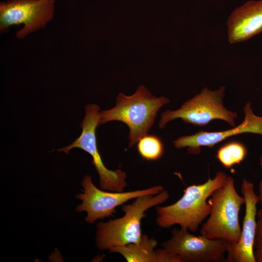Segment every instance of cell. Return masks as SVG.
Returning <instances> with one entry per match:
<instances>
[{"instance_id":"2e32d148","label":"cell","mask_w":262,"mask_h":262,"mask_svg":"<svg viewBox=\"0 0 262 262\" xmlns=\"http://www.w3.org/2000/svg\"><path fill=\"white\" fill-rule=\"evenodd\" d=\"M254 253L256 262H262V206L257 214V227L254 244Z\"/></svg>"},{"instance_id":"e0dca14e","label":"cell","mask_w":262,"mask_h":262,"mask_svg":"<svg viewBox=\"0 0 262 262\" xmlns=\"http://www.w3.org/2000/svg\"><path fill=\"white\" fill-rule=\"evenodd\" d=\"M260 165L262 168V154L260 160ZM258 196L259 197V202L261 206H262V180L260 181L258 185Z\"/></svg>"},{"instance_id":"4fadbf2b","label":"cell","mask_w":262,"mask_h":262,"mask_svg":"<svg viewBox=\"0 0 262 262\" xmlns=\"http://www.w3.org/2000/svg\"><path fill=\"white\" fill-rule=\"evenodd\" d=\"M158 244L155 239L142 235L139 242L114 247L109 251L120 254L129 262H183L177 254L164 248L155 249Z\"/></svg>"},{"instance_id":"52a82bcc","label":"cell","mask_w":262,"mask_h":262,"mask_svg":"<svg viewBox=\"0 0 262 262\" xmlns=\"http://www.w3.org/2000/svg\"><path fill=\"white\" fill-rule=\"evenodd\" d=\"M83 189L82 193L76 196L82 202L76 211L85 212L86 222L93 223L98 219H104L113 216L116 207L123 205L128 201L146 195H157L164 188L157 185L144 190L128 192H108L98 189L93 182L90 175L84 177L82 181Z\"/></svg>"},{"instance_id":"7a4b0ae2","label":"cell","mask_w":262,"mask_h":262,"mask_svg":"<svg viewBox=\"0 0 262 262\" xmlns=\"http://www.w3.org/2000/svg\"><path fill=\"white\" fill-rule=\"evenodd\" d=\"M169 103L166 98H157L146 87L140 85L131 96L118 94L115 106L99 113L98 126L111 121L125 123L130 129L129 147H131L147 134L160 109Z\"/></svg>"},{"instance_id":"3957f363","label":"cell","mask_w":262,"mask_h":262,"mask_svg":"<svg viewBox=\"0 0 262 262\" xmlns=\"http://www.w3.org/2000/svg\"><path fill=\"white\" fill-rule=\"evenodd\" d=\"M169 198L167 191L164 189L157 195L141 196L131 204H123L122 216L97 224L96 242L98 249L109 250L114 247L139 242L142 236L141 221L147 216L146 212L164 203Z\"/></svg>"},{"instance_id":"8fae6325","label":"cell","mask_w":262,"mask_h":262,"mask_svg":"<svg viewBox=\"0 0 262 262\" xmlns=\"http://www.w3.org/2000/svg\"><path fill=\"white\" fill-rule=\"evenodd\" d=\"M245 118L238 126L231 129L217 132L200 131L191 135L181 136L173 141L176 148L187 147L189 153L198 154L201 147H213L228 137L243 133L262 135V116L256 115L250 102L244 107Z\"/></svg>"},{"instance_id":"9c48e42d","label":"cell","mask_w":262,"mask_h":262,"mask_svg":"<svg viewBox=\"0 0 262 262\" xmlns=\"http://www.w3.org/2000/svg\"><path fill=\"white\" fill-rule=\"evenodd\" d=\"M230 242L221 239L196 236L186 229H173L171 238L161 246L182 259L183 262H208L224 260Z\"/></svg>"},{"instance_id":"9a60e30c","label":"cell","mask_w":262,"mask_h":262,"mask_svg":"<svg viewBox=\"0 0 262 262\" xmlns=\"http://www.w3.org/2000/svg\"><path fill=\"white\" fill-rule=\"evenodd\" d=\"M137 148L140 156L147 161L158 160L164 151L161 139L152 134H147L141 138L137 142Z\"/></svg>"},{"instance_id":"5bb4252c","label":"cell","mask_w":262,"mask_h":262,"mask_svg":"<svg viewBox=\"0 0 262 262\" xmlns=\"http://www.w3.org/2000/svg\"><path fill=\"white\" fill-rule=\"evenodd\" d=\"M246 149L238 142H230L222 146L217 150L216 157L226 168L240 164L245 158Z\"/></svg>"},{"instance_id":"8992f818","label":"cell","mask_w":262,"mask_h":262,"mask_svg":"<svg viewBox=\"0 0 262 262\" xmlns=\"http://www.w3.org/2000/svg\"><path fill=\"white\" fill-rule=\"evenodd\" d=\"M99 109L100 107L97 104L86 105L85 115L80 124L82 129L81 134L69 146L57 150L67 154L75 147L84 150L92 158V164L98 174L100 188L111 192H124L127 186L126 173L120 169L115 170L107 169L98 149L96 131L99 119Z\"/></svg>"},{"instance_id":"7c38bea8","label":"cell","mask_w":262,"mask_h":262,"mask_svg":"<svg viewBox=\"0 0 262 262\" xmlns=\"http://www.w3.org/2000/svg\"><path fill=\"white\" fill-rule=\"evenodd\" d=\"M228 41L235 44L262 32V0H250L235 8L227 23Z\"/></svg>"},{"instance_id":"5b68a950","label":"cell","mask_w":262,"mask_h":262,"mask_svg":"<svg viewBox=\"0 0 262 262\" xmlns=\"http://www.w3.org/2000/svg\"><path fill=\"white\" fill-rule=\"evenodd\" d=\"M225 91L224 86L214 91L204 88L199 94L183 103L179 109L167 110L163 112L159 122V127L164 128L168 122L176 118L198 126H204L212 120L219 119L235 127L237 115L223 106Z\"/></svg>"},{"instance_id":"30bf717a","label":"cell","mask_w":262,"mask_h":262,"mask_svg":"<svg viewBox=\"0 0 262 262\" xmlns=\"http://www.w3.org/2000/svg\"><path fill=\"white\" fill-rule=\"evenodd\" d=\"M241 193L245 200V213L239 240L230 243L227 252V262H256L254 244L257 227V205L259 197L254 190V184L246 179L241 183Z\"/></svg>"},{"instance_id":"ba28073f","label":"cell","mask_w":262,"mask_h":262,"mask_svg":"<svg viewBox=\"0 0 262 262\" xmlns=\"http://www.w3.org/2000/svg\"><path fill=\"white\" fill-rule=\"evenodd\" d=\"M55 0H8L0 3V31L3 33L13 25H24L16 33L23 38L46 27L53 18Z\"/></svg>"},{"instance_id":"277c9868","label":"cell","mask_w":262,"mask_h":262,"mask_svg":"<svg viewBox=\"0 0 262 262\" xmlns=\"http://www.w3.org/2000/svg\"><path fill=\"white\" fill-rule=\"evenodd\" d=\"M210 198L211 213L202 225L200 234L210 239L237 243L241 233L239 213L245 200L236 191L234 179L228 176L225 183L216 189Z\"/></svg>"},{"instance_id":"6da1fadb","label":"cell","mask_w":262,"mask_h":262,"mask_svg":"<svg viewBox=\"0 0 262 262\" xmlns=\"http://www.w3.org/2000/svg\"><path fill=\"white\" fill-rule=\"evenodd\" d=\"M228 176L218 171L213 179L210 177L204 183L188 186L182 197L174 203L156 208V223L161 228H168L175 225L196 232L207 217L211 205L207 201L212 194L226 182Z\"/></svg>"}]
</instances>
